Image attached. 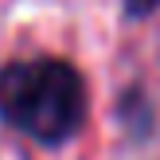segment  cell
I'll list each match as a JSON object with an SVG mask.
<instances>
[{
    "mask_svg": "<svg viewBox=\"0 0 160 160\" xmlns=\"http://www.w3.org/2000/svg\"><path fill=\"white\" fill-rule=\"evenodd\" d=\"M125 8H129V16H148L160 8V0H125Z\"/></svg>",
    "mask_w": 160,
    "mask_h": 160,
    "instance_id": "obj_2",
    "label": "cell"
},
{
    "mask_svg": "<svg viewBox=\"0 0 160 160\" xmlns=\"http://www.w3.org/2000/svg\"><path fill=\"white\" fill-rule=\"evenodd\" d=\"M0 117L39 145H62L86 117V86L62 59H28L0 70Z\"/></svg>",
    "mask_w": 160,
    "mask_h": 160,
    "instance_id": "obj_1",
    "label": "cell"
}]
</instances>
